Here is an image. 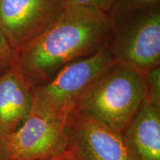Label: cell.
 Segmentation results:
<instances>
[{"label": "cell", "instance_id": "6da1fadb", "mask_svg": "<svg viewBox=\"0 0 160 160\" xmlns=\"http://www.w3.org/2000/svg\"><path fill=\"white\" fill-rule=\"evenodd\" d=\"M113 33V18L106 12L63 5L39 35L13 51L10 65L31 88L39 87L65 66L99 51L111 42Z\"/></svg>", "mask_w": 160, "mask_h": 160}, {"label": "cell", "instance_id": "7a4b0ae2", "mask_svg": "<svg viewBox=\"0 0 160 160\" xmlns=\"http://www.w3.org/2000/svg\"><path fill=\"white\" fill-rule=\"evenodd\" d=\"M145 74L116 60L86 90L75 112L122 134L147 95Z\"/></svg>", "mask_w": 160, "mask_h": 160}, {"label": "cell", "instance_id": "3957f363", "mask_svg": "<svg viewBox=\"0 0 160 160\" xmlns=\"http://www.w3.org/2000/svg\"><path fill=\"white\" fill-rule=\"evenodd\" d=\"M116 60L111 42L97 53L65 66L48 82L32 88L31 111L68 119L86 90Z\"/></svg>", "mask_w": 160, "mask_h": 160}, {"label": "cell", "instance_id": "277c9868", "mask_svg": "<svg viewBox=\"0 0 160 160\" xmlns=\"http://www.w3.org/2000/svg\"><path fill=\"white\" fill-rule=\"evenodd\" d=\"M68 119L31 111L8 135L9 160H49L62 154L68 146Z\"/></svg>", "mask_w": 160, "mask_h": 160}, {"label": "cell", "instance_id": "5b68a950", "mask_svg": "<svg viewBox=\"0 0 160 160\" xmlns=\"http://www.w3.org/2000/svg\"><path fill=\"white\" fill-rule=\"evenodd\" d=\"M111 48L115 59L146 73L159 65L160 13L149 10L114 29Z\"/></svg>", "mask_w": 160, "mask_h": 160}, {"label": "cell", "instance_id": "8992f818", "mask_svg": "<svg viewBox=\"0 0 160 160\" xmlns=\"http://www.w3.org/2000/svg\"><path fill=\"white\" fill-rule=\"evenodd\" d=\"M69 160H131L122 134L74 112L68 119Z\"/></svg>", "mask_w": 160, "mask_h": 160}, {"label": "cell", "instance_id": "52a82bcc", "mask_svg": "<svg viewBox=\"0 0 160 160\" xmlns=\"http://www.w3.org/2000/svg\"><path fill=\"white\" fill-rule=\"evenodd\" d=\"M62 7V0H0V25L12 50L39 35Z\"/></svg>", "mask_w": 160, "mask_h": 160}, {"label": "cell", "instance_id": "ba28073f", "mask_svg": "<svg viewBox=\"0 0 160 160\" xmlns=\"http://www.w3.org/2000/svg\"><path fill=\"white\" fill-rule=\"evenodd\" d=\"M122 137L131 160H160V105L146 95Z\"/></svg>", "mask_w": 160, "mask_h": 160}, {"label": "cell", "instance_id": "9c48e42d", "mask_svg": "<svg viewBox=\"0 0 160 160\" xmlns=\"http://www.w3.org/2000/svg\"><path fill=\"white\" fill-rule=\"evenodd\" d=\"M32 88L20 72L12 65L0 75V130L13 133L31 113Z\"/></svg>", "mask_w": 160, "mask_h": 160}, {"label": "cell", "instance_id": "30bf717a", "mask_svg": "<svg viewBox=\"0 0 160 160\" xmlns=\"http://www.w3.org/2000/svg\"><path fill=\"white\" fill-rule=\"evenodd\" d=\"M159 67L151 70L145 74L147 84V96L151 100L160 105V73Z\"/></svg>", "mask_w": 160, "mask_h": 160}, {"label": "cell", "instance_id": "8fae6325", "mask_svg": "<svg viewBox=\"0 0 160 160\" xmlns=\"http://www.w3.org/2000/svg\"><path fill=\"white\" fill-rule=\"evenodd\" d=\"M115 1L116 0H62L63 5L90 8L106 13L113 6Z\"/></svg>", "mask_w": 160, "mask_h": 160}, {"label": "cell", "instance_id": "7c38bea8", "mask_svg": "<svg viewBox=\"0 0 160 160\" xmlns=\"http://www.w3.org/2000/svg\"><path fill=\"white\" fill-rule=\"evenodd\" d=\"M13 51L0 25V70L7 69L11 64Z\"/></svg>", "mask_w": 160, "mask_h": 160}, {"label": "cell", "instance_id": "4fadbf2b", "mask_svg": "<svg viewBox=\"0 0 160 160\" xmlns=\"http://www.w3.org/2000/svg\"><path fill=\"white\" fill-rule=\"evenodd\" d=\"M0 160H9L8 134L0 130Z\"/></svg>", "mask_w": 160, "mask_h": 160}, {"label": "cell", "instance_id": "5bb4252c", "mask_svg": "<svg viewBox=\"0 0 160 160\" xmlns=\"http://www.w3.org/2000/svg\"><path fill=\"white\" fill-rule=\"evenodd\" d=\"M69 159H70L69 153L68 151L66 150V151L65 153H63L62 154L57 156V157H56L54 158H53V159H49V160H69Z\"/></svg>", "mask_w": 160, "mask_h": 160}]
</instances>
